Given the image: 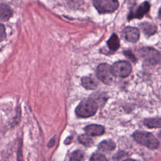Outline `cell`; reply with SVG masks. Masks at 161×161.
I'll return each mask as SVG.
<instances>
[{
  "label": "cell",
  "instance_id": "1",
  "mask_svg": "<svg viewBox=\"0 0 161 161\" xmlns=\"http://www.w3.org/2000/svg\"><path fill=\"white\" fill-rule=\"evenodd\" d=\"M97 108L98 106L93 99H85L77 106L75 109V113L79 117L88 118L95 114Z\"/></svg>",
  "mask_w": 161,
  "mask_h": 161
},
{
  "label": "cell",
  "instance_id": "2",
  "mask_svg": "<svg viewBox=\"0 0 161 161\" xmlns=\"http://www.w3.org/2000/svg\"><path fill=\"white\" fill-rule=\"evenodd\" d=\"M133 137L136 142L150 149H155L159 145L157 139L149 132L137 131L133 134Z\"/></svg>",
  "mask_w": 161,
  "mask_h": 161
},
{
  "label": "cell",
  "instance_id": "3",
  "mask_svg": "<svg viewBox=\"0 0 161 161\" xmlns=\"http://www.w3.org/2000/svg\"><path fill=\"white\" fill-rule=\"evenodd\" d=\"M93 4L100 13H113L119 6L118 0H92Z\"/></svg>",
  "mask_w": 161,
  "mask_h": 161
},
{
  "label": "cell",
  "instance_id": "4",
  "mask_svg": "<svg viewBox=\"0 0 161 161\" xmlns=\"http://www.w3.org/2000/svg\"><path fill=\"white\" fill-rule=\"evenodd\" d=\"M111 70L113 75L119 77H126L131 72V65L126 61H118L111 66Z\"/></svg>",
  "mask_w": 161,
  "mask_h": 161
},
{
  "label": "cell",
  "instance_id": "5",
  "mask_svg": "<svg viewBox=\"0 0 161 161\" xmlns=\"http://www.w3.org/2000/svg\"><path fill=\"white\" fill-rule=\"evenodd\" d=\"M97 76L104 84H111L114 76L111 70V66L106 63L99 65L97 68Z\"/></svg>",
  "mask_w": 161,
  "mask_h": 161
},
{
  "label": "cell",
  "instance_id": "6",
  "mask_svg": "<svg viewBox=\"0 0 161 161\" xmlns=\"http://www.w3.org/2000/svg\"><path fill=\"white\" fill-rule=\"evenodd\" d=\"M140 55L145 62L150 64H157L160 62V53L153 48L147 47L142 48L140 52Z\"/></svg>",
  "mask_w": 161,
  "mask_h": 161
},
{
  "label": "cell",
  "instance_id": "7",
  "mask_svg": "<svg viewBox=\"0 0 161 161\" xmlns=\"http://www.w3.org/2000/svg\"><path fill=\"white\" fill-rule=\"evenodd\" d=\"M121 36L126 41L135 43L139 39L140 33L136 28L128 26L123 29L121 33Z\"/></svg>",
  "mask_w": 161,
  "mask_h": 161
},
{
  "label": "cell",
  "instance_id": "8",
  "mask_svg": "<svg viewBox=\"0 0 161 161\" xmlns=\"http://www.w3.org/2000/svg\"><path fill=\"white\" fill-rule=\"evenodd\" d=\"M150 4L147 1L143 2L138 8L135 10L134 13H130V15L128 16V19L132 18H141L150 9Z\"/></svg>",
  "mask_w": 161,
  "mask_h": 161
},
{
  "label": "cell",
  "instance_id": "9",
  "mask_svg": "<svg viewBox=\"0 0 161 161\" xmlns=\"http://www.w3.org/2000/svg\"><path fill=\"white\" fill-rule=\"evenodd\" d=\"M84 130L89 136H99L104 133V128L102 125L92 124L85 127Z\"/></svg>",
  "mask_w": 161,
  "mask_h": 161
},
{
  "label": "cell",
  "instance_id": "10",
  "mask_svg": "<svg viewBox=\"0 0 161 161\" xmlns=\"http://www.w3.org/2000/svg\"><path fill=\"white\" fill-rule=\"evenodd\" d=\"M81 84L86 89H94L97 86V82L91 76H86L82 79Z\"/></svg>",
  "mask_w": 161,
  "mask_h": 161
},
{
  "label": "cell",
  "instance_id": "11",
  "mask_svg": "<svg viewBox=\"0 0 161 161\" xmlns=\"http://www.w3.org/2000/svg\"><path fill=\"white\" fill-rule=\"evenodd\" d=\"M12 15L11 9L5 4H0V20L7 21Z\"/></svg>",
  "mask_w": 161,
  "mask_h": 161
},
{
  "label": "cell",
  "instance_id": "12",
  "mask_svg": "<svg viewBox=\"0 0 161 161\" xmlns=\"http://www.w3.org/2000/svg\"><path fill=\"white\" fill-rule=\"evenodd\" d=\"M108 46L109 47V48L114 52L116 50H117L118 49V48L119 47V38L118 37V36L113 33L111 37L109 38V39L108 40V42H107Z\"/></svg>",
  "mask_w": 161,
  "mask_h": 161
},
{
  "label": "cell",
  "instance_id": "13",
  "mask_svg": "<svg viewBox=\"0 0 161 161\" xmlns=\"http://www.w3.org/2000/svg\"><path fill=\"white\" fill-rule=\"evenodd\" d=\"M116 144L111 140H104L102 142H101L98 145L99 149L103 151H111L114 150Z\"/></svg>",
  "mask_w": 161,
  "mask_h": 161
},
{
  "label": "cell",
  "instance_id": "14",
  "mask_svg": "<svg viewBox=\"0 0 161 161\" xmlns=\"http://www.w3.org/2000/svg\"><path fill=\"white\" fill-rule=\"evenodd\" d=\"M144 123L149 128H160V119L158 117L153 118H147L144 120Z\"/></svg>",
  "mask_w": 161,
  "mask_h": 161
},
{
  "label": "cell",
  "instance_id": "15",
  "mask_svg": "<svg viewBox=\"0 0 161 161\" xmlns=\"http://www.w3.org/2000/svg\"><path fill=\"white\" fill-rule=\"evenodd\" d=\"M85 158L84 153L82 150H77L73 152L70 156V161H84Z\"/></svg>",
  "mask_w": 161,
  "mask_h": 161
},
{
  "label": "cell",
  "instance_id": "16",
  "mask_svg": "<svg viewBox=\"0 0 161 161\" xmlns=\"http://www.w3.org/2000/svg\"><path fill=\"white\" fill-rule=\"evenodd\" d=\"M79 142L86 147H91L93 144V140L91 136L87 134H82L79 136Z\"/></svg>",
  "mask_w": 161,
  "mask_h": 161
},
{
  "label": "cell",
  "instance_id": "17",
  "mask_svg": "<svg viewBox=\"0 0 161 161\" xmlns=\"http://www.w3.org/2000/svg\"><path fill=\"white\" fill-rule=\"evenodd\" d=\"M142 28L145 33H148L149 35L153 33L156 30V27L155 26H153L152 24H149L147 23H143L142 25Z\"/></svg>",
  "mask_w": 161,
  "mask_h": 161
},
{
  "label": "cell",
  "instance_id": "18",
  "mask_svg": "<svg viewBox=\"0 0 161 161\" xmlns=\"http://www.w3.org/2000/svg\"><path fill=\"white\" fill-rule=\"evenodd\" d=\"M90 161H108L106 157L100 153H94L90 158Z\"/></svg>",
  "mask_w": 161,
  "mask_h": 161
},
{
  "label": "cell",
  "instance_id": "19",
  "mask_svg": "<svg viewBox=\"0 0 161 161\" xmlns=\"http://www.w3.org/2000/svg\"><path fill=\"white\" fill-rule=\"evenodd\" d=\"M6 37V32L4 26L0 23V42L4 40Z\"/></svg>",
  "mask_w": 161,
  "mask_h": 161
},
{
  "label": "cell",
  "instance_id": "20",
  "mask_svg": "<svg viewBox=\"0 0 161 161\" xmlns=\"http://www.w3.org/2000/svg\"><path fill=\"white\" fill-rule=\"evenodd\" d=\"M18 161H23L22 158V152H21V145H19L18 151Z\"/></svg>",
  "mask_w": 161,
  "mask_h": 161
},
{
  "label": "cell",
  "instance_id": "21",
  "mask_svg": "<svg viewBox=\"0 0 161 161\" xmlns=\"http://www.w3.org/2000/svg\"><path fill=\"white\" fill-rule=\"evenodd\" d=\"M123 161H135V160H133V159H131V158H127V159H126V160H125Z\"/></svg>",
  "mask_w": 161,
  "mask_h": 161
}]
</instances>
